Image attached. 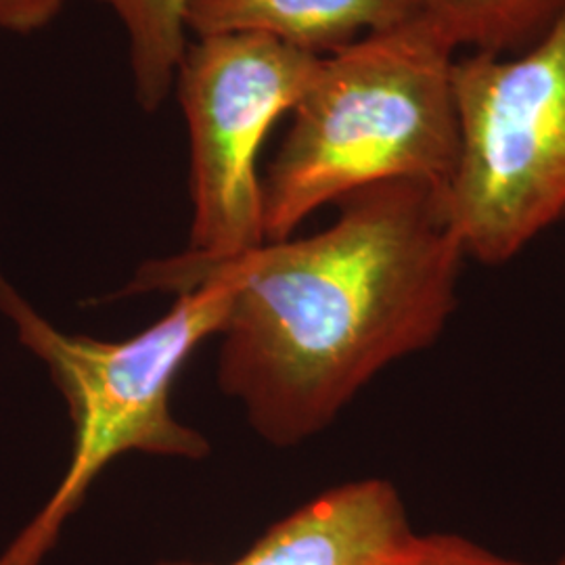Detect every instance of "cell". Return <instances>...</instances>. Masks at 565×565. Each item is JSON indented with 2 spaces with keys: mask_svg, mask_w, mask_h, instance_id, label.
Wrapping results in <instances>:
<instances>
[{
  "mask_svg": "<svg viewBox=\"0 0 565 565\" xmlns=\"http://www.w3.org/2000/svg\"><path fill=\"white\" fill-rule=\"evenodd\" d=\"M384 565H534L513 557H505L497 551L450 532H415L411 541Z\"/></svg>",
  "mask_w": 565,
  "mask_h": 565,
  "instance_id": "10",
  "label": "cell"
},
{
  "mask_svg": "<svg viewBox=\"0 0 565 565\" xmlns=\"http://www.w3.org/2000/svg\"><path fill=\"white\" fill-rule=\"evenodd\" d=\"M553 565H565V548H564V553H562V555H559V559H557V562H555V564Z\"/></svg>",
  "mask_w": 565,
  "mask_h": 565,
  "instance_id": "12",
  "label": "cell"
},
{
  "mask_svg": "<svg viewBox=\"0 0 565 565\" xmlns=\"http://www.w3.org/2000/svg\"><path fill=\"white\" fill-rule=\"evenodd\" d=\"M565 0H422V15L448 41L476 53H501L543 36Z\"/></svg>",
  "mask_w": 565,
  "mask_h": 565,
  "instance_id": "9",
  "label": "cell"
},
{
  "mask_svg": "<svg viewBox=\"0 0 565 565\" xmlns=\"http://www.w3.org/2000/svg\"><path fill=\"white\" fill-rule=\"evenodd\" d=\"M67 0H0V30L30 34L49 25Z\"/></svg>",
  "mask_w": 565,
  "mask_h": 565,
  "instance_id": "11",
  "label": "cell"
},
{
  "mask_svg": "<svg viewBox=\"0 0 565 565\" xmlns=\"http://www.w3.org/2000/svg\"><path fill=\"white\" fill-rule=\"evenodd\" d=\"M459 162L446 205L465 256L503 264L565 218V11L515 60L452 65Z\"/></svg>",
  "mask_w": 565,
  "mask_h": 565,
  "instance_id": "4",
  "label": "cell"
},
{
  "mask_svg": "<svg viewBox=\"0 0 565 565\" xmlns=\"http://www.w3.org/2000/svg\"><path fill=\"white\" fill-rule=\"evenodd\" d=\"M455 44L419 15L321 57L263 177L264 239L382 182L448 189L459 162Z\"/></svg>",
  "mask_w": 565,
  "mask_h": 565,
  "instance_id": "2",
  "label": "cell"
},
{
  "mask_svg": "<svg viewBox=\"0 0 565 565\" xmlns=\"http://www.w3.org/2000/svg\"><path fill=\"white\" fill-rule=\"evenodd\" d=\"M422 15V0H189V32L263 34L329 55Z\"/></svg>",
  "mask_w": 565,
  "mask_h": 565,
  "instance_id": "7",
  "label": "cell"
},
{
  "mask_svg": "<svg viewBox=\"0 0 565 565\" xmlns=\"http://www.w3.org/2000/svg\"><path fill=\"white\" fill-rule=\"evenodd\" d=\"M319 63L321 55L263 34H214L189 44L177 76L193 198L184 256L224 263L266 242L260 151Z\"/></svg>",
  "mask_w": 565,
  "mask_h": 565,
  "instance_id": "5",
  "label": "cell"
},
{
  "mask_svg": "<svg viewBox=\"0 0 565 565\" xmlns=\"http://www.w3.org/2000/svg\"><path fill=\"white\" fill-rule=\"evenodd\" d=\"M231 300V277L205 273L184 287L166 317L139 335L102 342L55 329L0 279V308L18 327L21 343L49 366L74 425L63 480L32 524L0 555V565H41L88 488L124 452L193 461L210 455L205 436L172 415L170 390L189 356L218 335Z\"/></svg>",
  "mask_w": 565,
  "mask_h": 565,
  "instance_id": "3",
  "label": "cell"
},
{
  "mask_svg": "<svg viewBox=\"0 0 565 565\" xmlns=\"http://www.w3.org/2000/svg\"><path fill=\"white\" fill-rule=\"evenodd\" d=\"M310 237L264 242L224 263H147L124 294H181L205 273L233 281L218 384L273 446L300 445L404 356L440 338L457 306L463 243L446 193L382 182L343 198Z\"/></svg>",
  "mask_w": 565,
  "mask_h": 565,
  "instance_id": "1",
  "label": "cell"
},
{
  "mask_svg": "<svg viewBox=\"0 0 565 565\" xmlns=\"http://www.w3.org/2000/svg\"><path fill=\"white\" fill-rule=\"evenodd\" d=\"M413 534L398 488L369 478L319 494L226 565H384Z\"/></svg>",
  "mask_w": 565,
  "mask_h": 565,
  "instance_id": "6",
  "label": "cell"
},
{
  "mask_svg": "<svg viewBox=\"0 0 565 565\" xmlns=\"http://www.w3.org/2000/svg\"><path fill=\"white\" fill-rule=\"evenodd\" d=\"M128 36L137 102L156 111L177 84L189 49V0H99Z\"/></svg>",
  "mask_w": 565,
  "mask_h": 565,
  "instance_id": "8",
  "label": "cell"
}]
</instances>
